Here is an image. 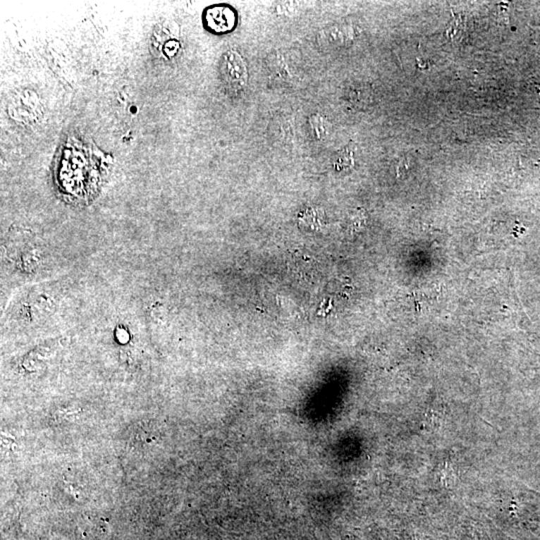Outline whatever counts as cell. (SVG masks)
<instances>
[{"mask_svg": "<svg viewBox=\"0 0 540 540\" xmlns=\"http://www.w3.org/2000/svg\"><path fill=\"white\" fill-rule=\"evenodd\" d=\"M317 217H319V211L310 209L303 214L302 217H300V221L305 222L309 228H319L321 226V219H317Z\"/></svg>", "mask_w": 540, "mask_h": 540, "instance_id": "obj_6", "label": "cell"}, {"mask_svg": "<svg viewBox=\"0 0 540 540\" xmlns=\"http://www.w3.org/2000/svg\"><path fill=\"white\" fill-rule=\"evenodd\" d=\"M353 37L352 30L348 26H334L324 31V42L333 43V44H343L350 42Z\"/></svg>", "mask_w": 540, "mask_h": 540, "instance_id": "obj_3", "label": "cell"}, {"mask_svg": "<svg viewBox=\"0 0 540 540\" xmlns=\"http://www.w3.org/2000/svg\"><path fill=\"white\" fill-rule=\"evenodd\" d=\"M309 123L315 137L319 140H326L329 133V123L326 117L321 114H314L310 117Z\"/></svg>", "mask_w": 540, "mask_h": 540, "instance_id": "obj_4", "label": "cell"}, {"mask_svg": "<svg viewBox=\"0 0 540 540\" xmlns=\"http://www.w3.org/2000/svg\"><path fill=\"white\" fill-rule=\"evenodd\" d=\"M353 164H355L353 149L350 145H348V147L343 148L336 155L333 162V167L338 171H348V169L353 166Z\"/></svg>", "mask_w": 540, "mask_h": 540, "instance_id": "obj_5", "label": "cell"}, {"mask_svg": "<svg viewBox=\"0 0 540 540\" xmlns=\"http://www.w3.org/2000/svg\"><path fill=\"white\" fill-rule=\"evenodd\" d=\"M221 71L222 78L231 90L240 92L248 82V71L243 57L235 50H229L222 56Z\"/></svg>", "mask_w": 540, "mask_h": 540, "instance_id": "obj_2", "label": "cell"}, {"mask_svg": "<svg viewBox=\"0 0 540 540\" xmlns=\"http://www.w3.org/2000/svg\"><path fill=\"white\" fill-rule=\"evenodd\" d=\"M202 21L205 30L212 35H228L238 26V14L228 4H215L204 9Z\"/></svg>", "mask_w": 540, "mask_h": 540, "instance_id": "obj_1", "label": "cell"}]
</instances>
